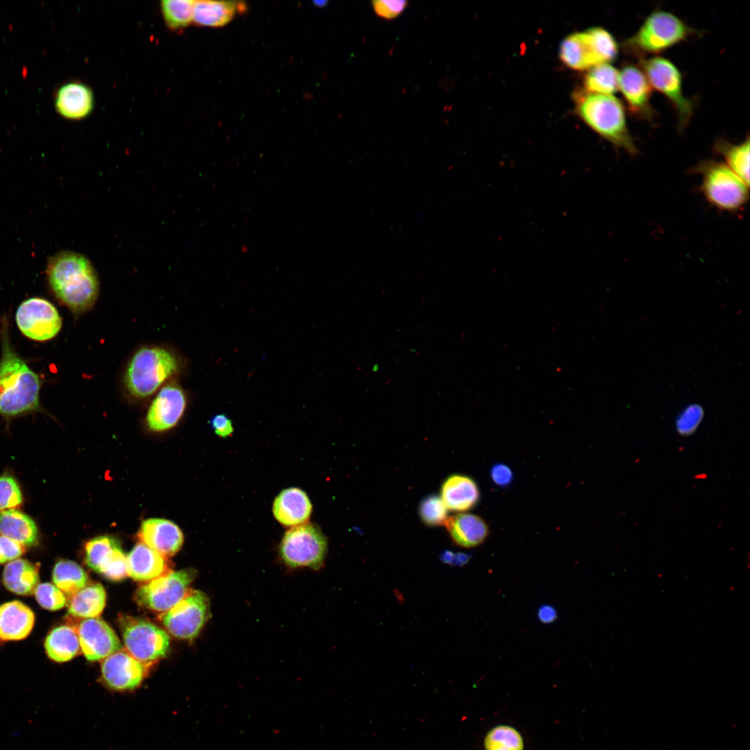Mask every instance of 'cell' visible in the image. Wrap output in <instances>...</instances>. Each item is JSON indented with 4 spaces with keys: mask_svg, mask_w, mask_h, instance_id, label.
Wrapping results in <instances>:
<instances>
[{
    "mask_svg": "<svg viewBox=\"0 0 750 750\" xmlns=\"http://www.w3.org/2000/svg\"><path fill=\"white\" fill-rule=\"evenodd\" d=\"M1 322L0 415L12 418L40 410L42 383L12 345L7 318Z\"/></svg>",
    "mask_w": 750,
    "mask_h": 750,
    "instance_id": "6da1fadb",
    "label": "cell"
},
{
    "mask_svg": "<svg viewBox=\"0 0 750 750\" xmlns=\"http://www.w3.org/2000/svg\"><path fill=\"white\" fill-rule=\"evenodd\" d=\"M51 290L74 314L83 313L94 304L99 290L97 273L84 256L62 251L51 257L47 269Z\"/></svg>",
    "mask_w": 750,
    "mask_h": 750,
    "instance_id": "7a4b0ae2",
    "label": "cell"
},
{
    "mask_svg": "<svg viewBox=\"0 0 750 750\" xmlns=\"http://www.w3.org/2000/svg\"><path fill=\"white\" fill-rule=\"evenodd\" d=\"M578 115L597 133L618 148L634 155L636 146L628 131L624 107L613 95L578 92Z\"/></svg>",
    "mask_w": 750,
    "mask_h": 750,
    "instance_id": "3957f363",
    "label": "cell"
},
{
    "mask_svg": "<svg viewBox=\"0 0 750 750\" xmlns=\"http://www.w3.org/2000/svg\"><path fill=\"white\" fill-rule=\"evenodd\" d=\"M176 357L156 347L139 349L128 363L124 381L129 393L138 398L151 395L177 370Z\"/></svg>",
    "mask_w": 750,
    "mask_h": 750,
    "instance_id": "277c9868",
    "label": "cell"
},
{
    "mask_svg": "<svg viewBox=\"0 0 750 750\" xmlns=\"http://www.w3.org/2000/svg\"><path fill=\"white\" fill-rule=\"evenodd\" d=\"M693 31L679 17L664 10L651 12L638 31L624 44L635 54L662 52L686 39Z\"/></svg>",
    "mask_w": 750,
    "mask_h": 750,
    "instance_id": "5b68a950",
    "label": "cell"
},
{
    "mask_svg": "<svg viewBox=\"0 0 750 750\" xmlns=\"http://www.w3.org/2000/svg\"><path fill=\"white\" fill-rule=\"evenodd\" d=\"M702 175L701 190L706 200L719 210L736 212L749 199V186L725 163L706 160L695 167Z\"/></svg>",
    "mask_w": 750,
    "mask_h": 750,
    "instance_id": "8992f818",
    "label": "cell"
},
{
    "mask_svg": "<svg viewBox=\"0 0 750 750\" xmlns=\"http://www.w3.org/2000/svg\"><path fill=\"white\" fill-rule=\"evenodd\" d=\"M327 551L325 535L317 525L308 522L289 528L278 546L281 560L292 569L319 570L324 565Z\"/></svg>",
    "mask_w": 750,
    "mask_h": 750,
    "instance_id": "52a82bcc",
    "label": "cell"
},
{
    "mask_svg": "<svg viewBox=\"0 0 750 750\" xmlns=\"http://www.w3.org/2000/svg\"><path fill=\"white\" fill-rule=\"evenodd\" d=\"M126 651L139 661L150 665L166 656L169 637L162 628L145 619L122 616L119 620Z\"/></svg>",
    "mask_w": 750,
    "mask_h": 750,
    "instance_id": "ba28073f",
    "label": "cell"
},
{
    "mask_svg": "<svg viewBox=\"0 0 750 750\" xmlns=\"http://www.w3.org/2000/svg\"><path fill=\"white\" fill-rule=\"evenodd\" d=\"M210 617V603L207 594L189 589L180 601L160 615V619L173 636L192 640L198 636Z\"/></svg>",
    "mask_w": 750,
    "mask_h": 750,
    "instance_id": "9c48e42d",
    "label": "cell"
},
{
    "mask_svg": "<svg viewBox=\"0 0 750 750\" xmlns=\"http://www.w3.org/2000/svg\"><path fill=\"white\" fill-rule=\"evenodd\" d=\"M197 575L192 567L171 571L140 586L134 599L144 608L165 612L184 597Z\"/></svg>",
    "mask_w": 750,
    "mask_h": 750,
    "instance_id": "30bf717a",
    "label": "cell"
},
{
    "mask_svg": "<svg viewBox=\"0 0 750 750\" xmlns=\"http://www.w3.org/2000/svg\"><path fill=\"white\" fill-rule=\"evenodd\" d=\"M641 65L651 87L671 101L677 112L680 127H685L693 108L691 101L683 94L682 76L678 69L672 62L660 56L643 59Z\"/></svg>",
    "mask_w": 750,
    "mask_h": 750,
    "instance_id": "8fae6325",
    "label": "cell"
},
{
    "mask_svg": "<svg viewBox=\"0 0 750 750\" xmlns=\"http://www.w3.org/2000/svg\"><path fill=\"white\" fill-rule=\"evenodd\" d=\"M15 321L24 336L38 342L53 339L62 328V318L57 308L41 297L22 301L17 309Z\"/></svg>",
    "mask_w": 750,
    "mask_h": 750,
    "instance_id": "7c38bea8",
    "label": "cell"
},
{
    "mask_svg": "<svg viewBox=\"0 0 750 750\" xmlns=\"http://www.w3.org/2000/svg\"><path fill=\"white\" fill-rule=\"evenodd\" d=\"M85 562L94 572L111 581L128 576L127 560L119 541L110 535L88 540L85 545Z\"/></svg>",
    "mask_w": 750,
    "mask_h": 750,
    "instance_id": "4fadbf2b",
    "label": "cell"
},
{
    "mask_svg": "<svg viewBox=\"0 0 750 750\" xmlns=\"http://www.w3.org/2000/svg\"><path fill=\"white\" fill-rule=\"evenodd\" d=\"M69 623L78 636L81 649L87 660H102L122 649L114 631L101 618H87Z\"/></svg>",
    "mask_w": 750,
    "mask_h": 750,
    "instance_id": "5bb4252c",
    "label": "cell"
},
{
    "mask_svg": "<svg viewBox=\"0 0 750 750\" xmlns=\"http://www.w3.org/2000/svg\"><path fill=\"white\" fill-rule=\"evenodd\" d=\"M149 665L121 649L106 658L101 663V678L110 689L117 692L138 688L148 673Z\"/></svg>",
    "mask_w": 750,
    "mask_h": 750,
    "instance_id": "9a60e30c",
    "label": "cell"
},
{
    "mask_svg": "<svg viewBox=\"0 0 750 750\" xmlns=\"http://www.w3.org/2000/svg\"><path fill=\"white\" fill-rule=\"evenodd\" d=\"M186 407V397L177 384L164 386L152 401L147 415V423L153 431H163L174 427L181 418Z\"/></svg>",
    "mask_w": 750,
    "mask_h": 750,
    "instance_id": "2e32d148",
    "label": "cell"
},
{
    "mask_svg": "<svg viewBox=\"0 0 750 750\" xmlns=\"http://www.w3.org/2000/svg\"><path fill=\"white\" fill-rule=\"evenodd\" d=\"M138 538L141 542L166 558L177 553L183 542L180 528L173 522L160 518L144 520Z\"/></svg>",
    "mask_w": 750,
    "mask_h": 750,
    "instance_id": "e0dca14e",
    "label": "cell"
},
{
    "mask_svg": "<svg viewBox=\"0 0 750 750\" xmlns=\"http://www.w3.org/2000/svg\"><path fill=\"white\" fill-rule=\"evenodd\" d=\"M54 105L56 112L69 120H81L88 117L94 107L92 88L80 81L67 82L56 92Z\"/></svg>",
    "mask_w": 750,
    "mask_h": 750,
    "instance_id": "ac0fdd59",
    "label": "cell"
},
{
    "mask_svg": "<svg viewBox=\"0 0 750 750\" xmlns=\"http://www.w3.org/2000/svg\"><path fill=\"white\" fill-rule=\"evenodd\" d=\"M618 89L632 112L643 117H651V87L642 69L634 65L624 66L619 72Z\"/></svg>",
    "mask_w": 750,
    "mask_h": 750,
    "instance_id": "d6986e66",
    "label": "cell"
},
{
    "mask_svg": "<svg viewBox=\"0 0 750 750\" xmlns=\"http://www.w3.org/2000/svg\"><path fill=\"white\" fill-rule=\"evenodd\" d=\"M312 510V506L307 494L296 487L281 490L272 504L275 519L283 526L289 528L307 523Z\"/></svg>",
    "mask_w": 750,
    "mask_h": 750,
    "instance_id": "ffe728a7",
    "label": "cell"
},
{
    "mask_svg": "<svg viewBox=\"0 0 750 750\" xmlns=\"http://www.w3.org/2000/svg\"><path fill=\"white\" fill-rule=\"evenodd\" d=\"M126 560L128 575L138 581H150L172 571L166 557L142 542L133 547Z\"/></svg>",
    "mask_w": 750,
    "mask_h": 750,
    "instance_id": "44dd1931",
    "label": "cell"
},
{
    "mask_svg": "<svg viewBox=\"0 0 750 750\" xmlns=\"http://www.w3.org/2000/svg\"><path fill=\"white\" fill-rule=\"evenodd\" d=\"M444 526L453 542L463 548L479 546L489 535L485 521L472 513H458L449 517Z\"/></svg>",
    "mask_w": 750,
    "mask_h": 750,
    "instance_id": "7402d4cb",
    "label": "cell"
},
{
    "mask_svg": "<svg viewBox=\"0 0 750 750\" xmlns=\"http://www.w3.org/2000/svg\"><path fill=\"white\" fill-rule=\"evenodd\" d=\"M447 510L464 512L472 509L479 500L476 483L463 474H452L443 482L440 497Z\"/></svg>",
    "mask_w": 750,
    "mask_h": 750,
    "instance_id": "603a6c76",
    "label": "cell"
},
{
    "mask_svg": "<svg viewBox=\"0 0 750 750\" xmlns=\"http://www.w3.org/2000/svg\"><path fill=\"white\" fill-rule=\"evenodd\" d=\"M35 621L33 612L19 601L0 606V638L3 640H19L31 633Z\"/></svg>",
    "mask_w": 750,
    "mask_h": 750,
    "instance_id": "cb8c5ba5",
    "label": "cell"
},
{
    "mask_svg": "<svg viewBox=\"0 0 750 750\" xmlns=\"http://www.w3.org/2000/svg\"><path fill=\"white\" fill-rule=\"evenodd\" d=\"M246 10V5L238 1H194L193 23L206 27H221Z\"/></svg>",
    "mask_w": 750,
    "mask_h": 750,
    "instance_id": "d4e9b609",
    "label": "cell"
},
{
    "mask_svg": "<svg viewBox=\"0 0 750 750\" xmlns=\"http://www.w3.org/2000/svg\"><path fill=\"white\" fill-rule=\"evenodd\" d=\"M560 57L567 67L578 70L601 64L585 31L572 33L562 42Z\"/></svg>",
    "mask_w": 750,
    "mask_h": 750,
    "instance_id": "484cf974",
    "label": "cell"
},
{
    "mask_svg": "<svg viewBox=\"0 0 750 750\" xmlns=\"http://www.w3.org/2000/svg\"><path fill=\"white\" fill-rule=\"evenodd\" d=\"M0 533L26 546L35 545L38 539V530L34 521L15 508L0 512Z\"/></svg>",
    "mask_w": 750,
    "mask_h": 750,
    "instance_id": "4316f807",
    "label": "cell"
},
{
    "mask_svg": "<svg viewBox=\"0 0 750 750\" xmlns=\"http://www.w3.org/2000/svg\"><path fill=\"white\" fill-rule=\"evenodd\" d=\"M40 581L39 567L26 560L17 559L8 563L3 570V582L10 592L30 595Z\"/></svg>",
    "mask_w": 750,
    "mask_h": 750,
    "instance_id": "83f0119b",
    "label": "cell"
},
{
    "mask_svg": "<svg viewBox=\"0 0 750 750\" xmlns=\"http://www.w3.org/2000/svg\"><path fill=\"white\" fill-rule=\"evenodd\" d=\"M48 657L53 661L64 662L79 653L81 646L75 628L70 624L54 628L44 642Z\"/></svg>",
    "mask_w": 750,
    "mask_h": 750,
    "instance_id": "f1b7e54d",
    "label": "cell"
},
{
    "mask_svg": "<svg viewBox=\"0 0 750 750\" xmlns=\"http://www.w3.org/2000/svg\"><path fill=\"white\" fill-rule=\"evenodd\" d=\"M106 594L99 583H89L71 597L68 612L72 617H98L106 606Z\"/></svg>",
    "mask_w": 750,
    "mask_h": 750,
    "instance_id": "f546056e",
    "label": "cell"
},
{
    "mask_svg": "<svg viewBox=\"0 0 750 750\" xmlns=\"http://www.w3.org/2000/svg\"><path fill=\"white\" fill-rule=\"evenodd\" d=\"M55 585L67 596L72 597L88 585V576L84 569L74 561L60 560L52 572Z\"/></svg>",
    "mask_w": 750,
    "mask_h": 750,
    "instance_id": "4dcf8cb0",
    "label": "cell"
},
{
    "mask_svg": "<svg viewBox=\"0 0 750 750\" xmlns=\"http://www.w3.org/2000/svg\"><path fill=\"white\" fill-rule=\"evenodd\" d=\"M715 150L724 158L727 165L748 186L749 184V140L735 144L727 141L718 140Z\"/></svg>",
    "mask_w": 750,
    "mask_h": 750,
    "instance_id": "1f68e13d",
    "label": "cell"
},
{
    "mask_svg": "<svg viewBox=\"0 0 750 750\" xmlns=\"http://www.w3.org/2000/svg\"><path fill=\"white\" fill-rule=\"evenodd\" d=\"M619 72L609 63L590 69L584 78L586 92L612 95L618 90Z\"/></svg>",
    "mask_w": 750,
    "mask_h": 750,
    "instance_id": "d6a6232c",
    "label": "cell"
},
{
    "mask_svg": "<svg viewBox=\"0 0 750 750\" xmlns=\"http://www.w3.org/2000/svg\"><path fill=\"white\" fill-rule=\"evenodd\" d=\"M194 1L163 0L160 10L167 27L172 31H181L193 23Z\"/></svg>",
    "mask_w": 750,
    "mask_h": 750,
    "instance_id": "836d02e7",
    "label": "cell"
},
{
    "mask_svg": "<svg viewBox=\"0 0 750 750\" xmlns=\"http://www.w3.org/2000/svg\"><path fill=\"white\" fill-rule=\"evenodd\" d=\"M485 750H523L521 734L513 727L499 725L492 728L484 739Z\"/></svg>",
    "mask_w": 750,
    "mask_h": 750,
    "instance_id": "e575fe53",
    "label": "cell"
},
{
    "mask_svg": "<svg viewBox=\"0 0 750 750\" xmlns=\"http://www.w3.org/2000/svg\"><path fill=\"white\" fill-rule=\"evenodd\" d=\"M419 515L422 522L428 526H444L448 518V510L440 497L431 494L421 501Z\"/></svg>",
    "mask_w": 750,
    "mask_h": 750,
    "instance_id": "d590c367",
    "label": "cell"
},
{
    "mask_svg": "<svg viewBox=\"0 0 750 750\" xmlns=\"http://www.w3.org/2000/svg\"><path fill=\"white\" fill-rule=\"evenodd\" d=\"M34 593L40 606L49 610H59L67 603V598L62 592L49 583L38 584Z\"/></svg>",
    "mask_w": 750,
    "mask_h": 750,
    "instance_id": "8d00e7d4",
    "label": "cell"
},
{
    "mask_svg": "<svg viewBox=\"0 0 750 750\" xmlns=\"http://www.w3.org/2000/svg\"><path fill=\"white\" fill-rule=\"evenodd\" d=\"M22 502V494L16 480L11 476H0V510L12 509Z\"/></svg>",
    "mask_w": 750,
    "mask_h": 750,
    "instance_id": "74e56055",
    "label": "cell"
},
{
    "mask_svg": "<svg viewBox=\"0 0 750 750\" xmlns=\"http://www.w3.org/2000/svg\"><path fill=\"white\" fill-rule=\"evenodd\" d=\"M703 417V410L699 405H690L678 416L676 429L678 434L688 436L693 434L699 426Z\"/></svg>",
    "mask_w": 750,
    "mask_h": 750,
    "instance_id": "f35d334b",
    "label": "cell"
},
{
    "mask_svg": "<svg viewBox=\"0 0 750 750\" xmlns=\"http://www.w3.org/2000/svg\"><path fill=\"white\" fill-rule=\"evenodd\" d=\"M372 4L376 14L385 19H392L399 15L408 6L407 1H373Z\"/></svg>",
    "mask_w": 750,
    "mask_h": 750,
    "instance_id": "ab89813d",
    "label": "cell"
},
{
    "mask_svg": "<svg viewBox=\"0 0 750 750\" xmlns=\"http://www.w3.org/2000/svg\"><path fill=\"white\" fill-rule=\"evenodd\" d=\"M24 551V545L3 535L0 536V563L15 560Z\"/></svg>",
    "mask_w": 750,
    "mask_h": 750,
    "instance_id": "60d3db41",
    "label": "cell"
},
{
    "mask_svg": "<svg viewBox=\"0 0 750 750\" xmlns=\"http://www.w3.org/2000/svg\"><path fill=\"white\" fill-rule=\"evenodd\" d=\"M209 424L215 433L220 438L230 437L233 433V422L224 414H217L212 417Z\"/></svg>",
    "mask_w": 750,
    "mask_h": 750,
    "instance_id": "b9f144b4",
    "label": "cell"
},
{
    "mask_svg": "<svg viewBox=\"0 0 750 750\" xmlns=\"http://www.w3.org/2000/svg\"><path fill=\"white\" fill-rule=\"evenodd\" d=\"M491 478L495 484L504 487L511 483L512 473L508 467L499 463L492 468Z\"/></svg>",
    "mask_w": 750,
    "mask_h": 750,
    "instance_id": "7bdbcfd3",
    "label": "cell"
},
{
    "mask_svg": "<svg viewBox=\"0 0 750 750\" xmlns=\"http://www.w3.org/2000/svg\"><path fill=\"white\" fill-rule=\"evenodd\" d=\"M538 618L543 623H551L557 618V612L553 607L544 605L538 610Z\"/></svg>",
    "mask_w": 750,
    "mask_h": 750,
    "instance_id": "ee69618b",
    "label": "cell"
}]
</instances>
